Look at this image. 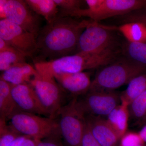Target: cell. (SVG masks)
Returning a JSON list of instances; mask_svg holds the SVG:
<instances>
[{
    "label": "cell",
    "mask_w": 146,
    "mask_h": 146,
    "mask_svg": "<svg viewBox=\"0 0 146 146\" xmlns=\"http://www.w3.org/2000/svg\"><path fill=\"white\" fill-rule=\"evenodd\" d=\"M59 17L42 27L36 38L34 62L47 61L75 54L82 33L93 21Z\"/></svg>",
    "instance_id": "6da1fadb"
},
{
    "label": "cell",
    "mask_w": 146,
    "mask_h": 146,
    "mask_svg": "<svg viewBox=\"0 0 146 146\" xmlns=\"http://www.w3.org/2000/svg\"><path fill=\"white\" fill-rule=\"evenodd\" d=\"M146 72V66L137 64L122 55L102 67L91 81L89 91H114Z\"/></svg>",
    "instance_id": "7a4b0ae2"
},
{
    "label": "cell",
    "mask_w": 146,
    "mask_h": 146,
    "mask_svg": "<svg viewBox=\"0 0 146 146\" xmlns=\"http://www.w3.org/2000/svg\"><path fill=\"white\" fill-rule=\"evenodd\" d=\"M9 124L22 135L42 140L61 136L56 119L18 110L9 118Z\"/></svg>",
    "instance_id": "3957f363"
},
{
    "label": "cell",
    "mask_w": 146,
    "mask_h": 146,
    "mask_svg": "<svg viewBox=\"0 0 146 146\" xmlns=\"http://www.w3.org/2000/svg\"><path fill=\"white\" fill-rule=\"evenodd\" d=\"M98 59L91 53L79 52L55 60L34 62L39 74L54 78L58 75L84 72L96 68Z\"/></svg>",
    "instance_id": "277c9868"
},
{
    "label": "cell",
    "mask_w": 146,
    "mask_h": 146,
    "mask_svg": "<svg viewBox=\"0 0 146 146\" xmlns=\"http://www.w3.org/2000/svg\"><path fill=\"white\" fill-rule=\"evenodd\" d=\"M117 28L102 25L92 21L82 33L79 40L77 53L99 52L121 48L116 33Z\"/></svg>",
    "instance_id": "5b68a950"
},
{
    "label": "cell",
    "mask_w": 146,
    "mask_h": 146,
    "mask_svg": "<svg viewBox=\"0 0 146 146\" xmlns=\"http://www.w3.org/2000/svg\"><path fill=\"white\" fill-rule=\"evenodd\" d=\"M77 99L74 97L63 105L57 116L60 134L67 146H81L86 125L85 115L78 107Z\"/></svg>",
    "instance_id": "8992f818"
},
{
    "label": "cell",
    "mask_w": 146,
    "mask_h": 146,
    "mask_svg": "<svg viewBox=\"0 0 146 146\" xmlns=\"http://www.w3.org/2000/svg\"><path fill=\"white\" fill-rule=\"evenodd\" d=\"M30 84L35 89L49 117L56 119L63 106L64 90L55 79L37 74Z\"/></svg>",
    "instance_id": "52a82bcc"
},
{
    "label": "cell",
    "mask_w": 146,
    "mask_h": 146,
    "mask_svg": "<svg viewBox=\"0 0 146 146\" xmlns=\"http://www.w3.org/2000/svg\"><path fill=\"white\" fill-rule=\"evenodd\" d=\"M120 94L116 91H89L77 100L79 109L85 116H107L119 105Z\"/></svg>",
    "instance_id": "ba28073f"
},
{
    "label": "cell",
    "mask_w": 146,
    "mask_h": 146,
    "mask_svg": "<svg viewBox=\"0 0 146 146\" xmlns=\"http://www.w3.org/2000/svg\"><path fill=\"white\" fill-rule=\"evenodd\" d=\"M146 8V0H104L98 9L85 12L82 9L73 12L70 17H88L94 22L121 16L133 11Z\"/></svg>",
    "instance_id": "9c48e42d"
},
{
    "label": "cell",
    "mask_w": 146,
    "mask_h": 146,
    "mask_svg": "<svg viewBox=\"0 0 146 146\" xmlns=\"http://www.w3.org/2000/svg\"><path fill=\"white\" fill-rule=\"evenodd\" d=\"M5 19L21 27L37 38L42 28L40 16L23 0H5Z\"/></svg>",
    "instance_id": "30bf717a"
},
{
    "label": "cell",
    "mask_w": 146,
    "mask_h": 146,
    "mask_svg": "<svg viewBox=\"0 0 146 146\" xmlns=\"http://www.w3.org/2000/svg\"><path fill=\"white\" fill-rule=\"evenodd\" d=\"M0 38L27 57L33 59L37 50L34 35L7 20L0 21Z\"/></svg>",
    "instance_id": "8fae6325"
},
{
    "label": "cell",
    "mask_w": 146,
    "mask_h": 146,
    "mask_svg": "<svg viewBox=\"0 0 146 146\" xmlns=\"http://www.w3.org/2000/svg\"><path fill=\"white\" fill-rule=\"evenodd\" d=\"M11 94L19 110L49 117L35 89L30 84L12 85Z\"/></svg>",
    "instance_id": "7c38bea8"
},
{
    "label": "cell",
    "mask_w": 146,
    "mask_h": 146,
    "mask_svg": "<svg viewBox=\"0 0 146 146\" xmlns=\"http://www.w3.org/2000/svg\"><path fill=\"white\" fill-rule=\"evenodd\" d=\"M85 117L91 133L101 146H119L120 138L106 119L93 115Z\"/></svg>",
    "instance_id": "4fadbf2b"
},
{
    "label": "cell",
    "mask_w": 146,
    "mask_h": 146,
    "mask_svg": "<svg viewBox=\"0 0 146 146\" xmlns=\"http://www.w3.org/2000/svg\"><path fill=\"white\" fill-rule=\"evenodd\" d=\"M54 78L64 91L76 96L85 95L91 85L90 76L85 72L58 75Z\"/></svg>",
    "instance_id": "5bb4252c"
},
{
    "label": "cell",
    "mask_w": 146,
    "mask_h": 146,
    "mask_svg": "<svg viewBox=\"0 0 146 146\" xmlns=\"http://www.w3.org/2000/svg\"><path fill=\"white\" fill-rule=\"evenodd\" d=\"M38 74L34 66L27 63L13 66L3 72L1 78L13 85L30 83Z\"/></svg>",
    "instance_id": "9a60e30c"
},
{
    "label": "cell",
    "mask_w": 146,
    "mask_h": 146,
    "mask_svg": "<svg viewBox=\"0 0 146 146\" xmlns=\"http://www.w3.org/2000/svg\"><path fill=\"white\" fill-rule=\"evenodd\" d=\"M12 85L0 78V119L7 121L13 113L20 110L11 94Z\"/></svg>",
    "instance_id": "2e32d148"
},
{
    "label": "cell",
    "mask_w": 146,
    "mask_h": 146,
    "mask_svg": "<svg viewBox=\"0 0 146 146\" xmlns=\"http://www.w3.org/2000/svg\"><path fill=\"white\" fill-rule=\"evenodd\" d=\"M129 117L128 105L123 103H121L107 116L108 123L120 139L126 133Z\"/></svg>",
    "instance_id": "e0dca14e"
},
{
    "label": "cell",
    "mask_w": 146,
    "mask_h": 146,
    "mask_svg": "<svg viewBox=\"0 0 146 146\" xmlns=\"http://www.w3.org/2000/svg\"><path fill=\"white\" fill-rule=\"evenodd\" d=\"M29 6L37 15L44 17L47 23L57 18L59 7L54 0H25Z\"/></svg>",
    "instance_id": "ac0fdd59"
},
{
    "label": "cell",
    "mask_w": 146,
    "mask_h": 146,
    "mask_svg": "<svg viewBox=\"0 0 146 146\" xmlns=\"http://www.w3.org/2000/svg\"><path fill=\"white\" fill-rule=\"evenodd\" d=\"M127 89L120 94L121 102L129 105L146 90V72L133 79Z\"/></svg>",
    "instance_id": "d6986e66"
},
{
    "label": "cell",
    "mask_w": 146,
    "mask_h": 146,
    "mask_svg": "<svg viewBox=\"0 0 146 146\" xmlns=\"http://www.w3.org/2000/svg\"><path fill=\"white\" fill-rule=\"evenodd\" d=\"M118 31L127 41L146 43V25L138 22L123 24L117 28Z\"/></svg>",
    "instance_id": "ffe728a7"
},
{
    "label": "cell",
    "mask_w": 146,
    "mask_h": 146,
    "mask_svg": "<svg viewBox=\"0 0 146 146\" xmlns=\"http://www.w3.org/2000/svg\"><path fill=\"white\" fill-rule=\"evenodd\" d=\"M122 54L131 61L146 66V43L125 41L122 45Z\"/></svg>",
    "instance_id": "44dd1931"
},
{
    "label": "cell",
    "mask_w": 146,
    "mask_h": 146,
    "mask_svg": "<svg viewBox=\"0 0 146 146\" xmlns=\"http://www.w3.org/2000/svg\"><path fill=\"white\" fill-rule=\"evenodd\" d=\"M27 57L19 51L0 52V70L4 72L13 66L26 63Z\"/></svg>",
    "instance_id": "7402d4cb"
},
{
    "label": "cell",
    "mask_w": 146,
    "mask_h": 146,
    "mask_svg": "<svg viewBox=\"0 0 146 146\" xmlns=\"http://www.w3.org/2000/svg\"><path fill=\"white\" fill-rule=\"evenodd\" d=\"M129 117L137 122L146 115V90L128 106Z\"/></svg>",
    "instance_id": "603a6c76"
},
{
    "label": "cell",
    "mask_w": 146,
    "mask_h": 146,
    "mask_svg": "<svg viewBox=\"0 0 146 146\" xmlns=\"http://www.w3.org/2000/svg\"><path fill=\"white\" fill-rule=\"evenodd\" d=\"M5 120L0 119V146H9L22 134L10 125L7 124Z\"/></svg>",
    "instance_id": "cb8c5ba5"
},
{
    "label": "cell",
    "mask_w": 146,
    "mask_h": 146,
    "mask_svg": "<svg viewBox=\"0 0 146 146\" xmlns=\"http://www.w3.org/2000/svg\"><path fill=\"white\" fill-rule=\"evenodd\" d=\"M59 7V17H70L72 13L81 8L83 1L80 0H54Z\"/></svg>",
    "instance_id": "d4e9b609"
},
{
    "label": "cell",
    "mask_w": 146,
    "mask_h": 146,
    "mask_svg": "<svg viewBox=\"0 0 146 146\" xmlns=\"http://www.w3.org/2000/svg\"><path fill=\"white\" fill-rule=\"evenodd\" d=\"M122 25L138 22L146 25V8L133 11L121 16L115 17Z\"/></svg>",
    "instance_id": "484cf974"
},
{
    "label": "cell",
    "mask_w": 146,
    "mask_h": 146,
    "mask_svg": "<svg viewBox=\"0 0 146 146\" xmlns=\"http://www.w3.org/2000/svg\"><path fill=\"white\" fill-rule=\"evenodd\" d=\"M120 141L119 146H138L143 143L139 134L133 132L126 133Z\"/></svg>",
    "instance_id": "4316f807"
},
{
    "label": "cell",
    "mask_w": 146,
    "mask_h": 146,
    "mask_svg": "<svg viewBox=\"0 0 146 146\" xmlns=\"http://www.w3.org/2000/svg\"><path fill=\"white\" fill-rule=\"evenodd\" d=\"M81 146H101L92 135L86 122Z\"/></svg>",
    "instance_id": "83f0119b"
},
{
    "label": "cell",
    "mask_w": 146,
    "mask_h": 146,
    "mask_svg": "<svg viewBox=\"0 0 146 146\" xmlns=\"http://www.w3.org/2000/svg\"><path fill=\"white\" fill-rule=\"evenodd\" d=\"M62 136H58L49 137L40 140L36 146H65L61 142Z\"/></svg>",
    "instance_id": "f1b7e54d"
},
{
    "label": "cell",
    "mask_w": 146,
    "mask_h": 146,
    "mask_svg": "<svg viewBox=\"0 0 146 146\" xmlns=\"http://www.w3.org/2000/svg\"><path fill=\"white\" fill-rule=\"evenodd\" d=\"M7 51L17 52L18 51L12 46L9 44L8 43H7L1 38H0V52Z\"/></svg>",
    "instance_id": "f546056e"
},
{
    "label": "cell",
    "mask_w": 146,
    "mask_h": 146,
    "mask_svg": "<svg viewBox=\"0 0 146 146\" xmlns=\"http://www.w3.org/2000/svg\"><path fill=\"white\" fill-rule=\"evenodd\" d=\"M29 138L31 137L25 135H21L14 140L9 146H23L25 141Z\"/></svg>",
    "instance_id": "4dcf8cb0"
},
{
    "label": "cell",
    "mask_w": 146,
    "mask_h": 146,
    "mask_svg": "<svg viewBox=\"0 0 146 146\" xmlns=\"http://www.w3.org/2000/svg\"><path fill=\"white\" fill-rule=\"evenodd\" d=\"M39 141L34 138H29L25 141L23 146H36Z\"/></svg>",
    "instance_id": "1f68e13d"
},
{
    "label": "cell",
    "mask_w": 146,
    "mask_h": 146,
    "mask_svg": "<svg viewBox=\"0 0 146 146\" xmlns=\"http://www.w3.org/2000/svg\"><path fill=\"white\" fill-rule=\"evenodd\" d=\"M5 0H0V18L1 20L5 19L4 5Z\"/></svg>",
    "instance_id": "d6a6232c"
},
{
    "label": "cell",
    "mask_w": 146,
    "mask_h": 146,
    "mask_svg": "<svg viewBox=\"0 0 146 146\" xmlns=\"http://www.w3.org/2000/svg\"><path fill=\"white\" fill-rule=\"evenodd\" d=\"M139 136L143 142H146V125H145L138 133Z\"/></svg>",
    "instance_id": "836d02e7"
},
{
    "label": "cell",
    "mask_w": 146,
    "mask_h": 146,
    "mask_svg": "<svg viewBox=\"0 0 146 146\" xmlns=\"http://www.w3.org/2000/svg\"><path fill=\"white\" fill-rule=\"evenodd\" d=\"M140 125H146V115L145 117L138 123Z\"/></svg>",
    "instance_id": "e575fe53"
},
{
    "label": "cell",
    "mask_w": 146,
    "mask_h": 146,
    "mask_svg": "<svg viewBox=\"0 0 146 146\" xmlns=\"http://www.w3.org/2000/svg\"><path fill=\"white\" fill-rule=\"evenodd\" d=\"M138 146H146L145 145H143V144H141V145H139Z\"/></svg>",
    "instance_id": "d590c367"
}]
</instances>
